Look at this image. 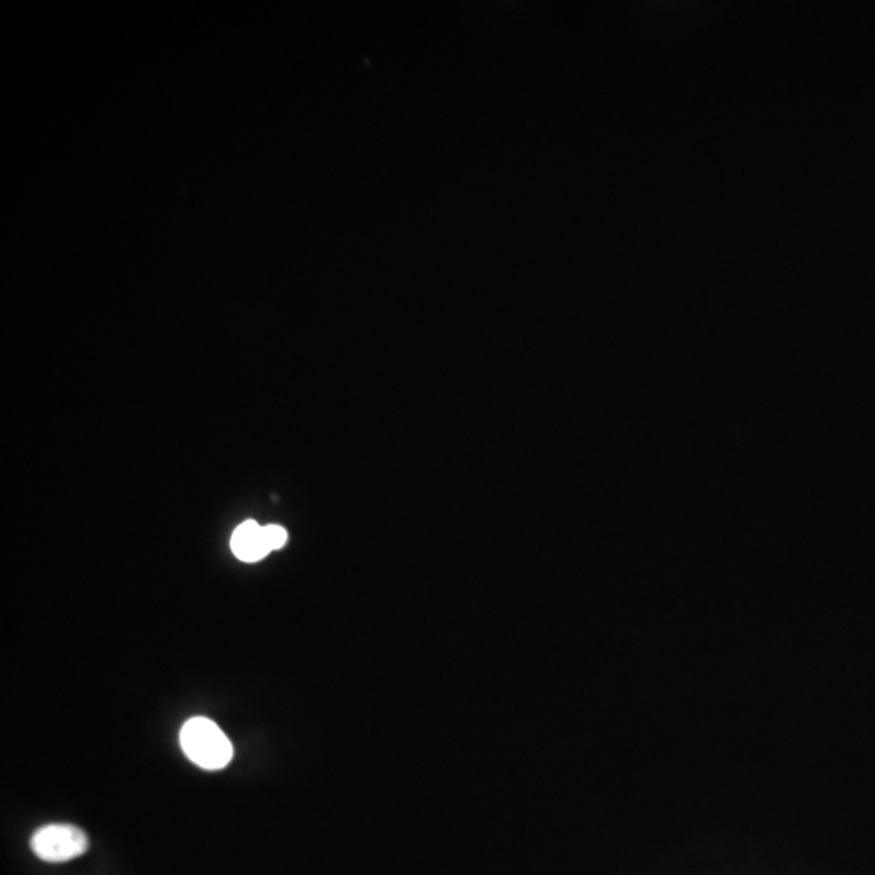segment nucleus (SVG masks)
Returning <instances> with one entry per match:
<instances>
[{
    "mask_svg": "<svg viewBox=\"0 0 875 875\" xmlns=\"http://www.w3.org/2000/svg\"><path fill=\"white\" fill-rule=\"evenodd\" d=\"M180 745L185 755L204 771H221L233 761V742L216 723L204 716H195L185 723Z\"/></svg>",
    "mask_w": 875,
    "mask_h": 875,
    "instance_id": "f257e3e1",
    "label": "nucleus"
},
{
    "mask_svg": "<svg viewBox=\"0 0 875 875\" xmlns=\"http://www.w3.org/2000/svg\"><path fill=\"white\" fill-rule=\"evenodd\" d=\"M88 847L87 834L75 825H46L32 837L33 853L46 863H67L87 853Z\"/></svg>",
    "mask_w": 875,
    "mask_h": 875,
    "instance_id": "f03ea898",
    "label": "nucleus"
},
{
    "mask_svg": "<svg viewBox=\"0 0 875 875\" xmlns=\"http://www.w3.org/2000/svg\"><path fill=\"white\" fill-rule=\"evenodd\" d=\"M230 547H233L234 554L247 563L263 560L267 553H271L266 538H264V527L257 524L255 521H247L237 527L233 540H230Z\"/></svg>",
    "mask_w": 875,
    "mask_h": 875,
    "instance_id": "7ed1b4c3",
    "label": "nucleus"
},
{
    "mask_svg": "<svg viewBox=\"0 0 875 875\" xmlns=\"http://www.w3.org/2000/svg\"><path fill=\"white\" fill-rule=\"evenodd\" d=\"M264 538H266L267 547L270 550H277L283 548L287 540V532L279 525H267L264 527Z\"/></svg>",
    "mask_w": 875,
    "mask_h": 875,
    "instance_id": "20e7f679",
    "label": "nucleus"
}]
</instances>
